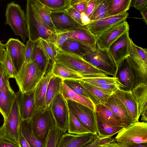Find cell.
Returning <instances> with one entry per match:
<instances>
[{
    "mask_svg": "<svg viewBox=\"0 0 147 147\" xmlns=\"http://www.w3.org/2000/svg\"><path fill=\"white\" fill-rule=\"evenodd\" d=\"M38 39L40 46L46 57L53 62L57 54L58 48L53 42L40 37Z\"/></svg>",
    "mask_w": 147,
    "mask_h": 147,
    "instance_id": "cell-39",
    "label": "cell"
},
{
    "mask_svg": "<svg viewBox=\"0 0 147 147\" xmlns=\"http://www.w3.org/2000/svg\"><path fill=\"white\" fill-rule=\"evenodd\" d=\"M21 119L16 95L9 114L3 125L0 127V139L6 140L20 147L19 137Z\"/></svg>",
    "mask_w": 147,
    "mask_h": 147,
    "instance_id": "cell-5",
    "label": "cell"
},
{
    "mask_svg": "<svg viewBox=\"0 0 147 147\" xmlns=\"http://www.w3.org/2000/svg\"></svg>",
    "mask_w": 147,
    "mask_h": 147,
    "instance_id": "cell-60",
    "label": "cell"
},
{
    "mask_svg": "<svg viewBox=\"0 0 147 147\" xmlns=\"http://www.w3.org/2000/svg\"><path fill=\"white\" fill-rule=\"evenodd\" d=\"M6 51L5 44L2 43L0 40V63L1 64L3 61L5 53Z\"/></svg>",
    "mask_w": 147,
    "mask_h": 147,
    "instance_id": "cell-57",
    "label": "cell"
},
{
    "mask_svg": "<svg viewBox=\"0 0 147 147\" xmlns=\"http://www.w3.org/2000/svg\"><path fill=\"white\" fill-rule=\"evenodd\" d=\"M64 134L56 126L49 132L45 147H57L59 141Z\"/></svg>",
    "mask_w": 147,
    "mask_h": 147,
    "instance_id": "cell-41",
    "label": "cell"
},
{
    "mask_svg": "<svg viewBox=\"0 0 147 147\" xmlns=\"http://www.w3.org/2000/svg\"><path fill=\"white\" fill-rule=\"evenodd\" d=\"M128 16L129 13L126 12L97 20L90 21L86 26L92 34L96 36L113 26L126 20Z\"/></svg>",
    "mask_w": 147,
    "mask_h": 147,
    "instance_id": "cell-18",
    "label": "cell"
},
{
    "mask_svg": "<svg viewBox=\"0 0 147 147\" xmlns=\"http://www.w3.org/2000/svg\"><path fill=\"white\" fill-rule=\"evenodd\" d=\"M132 0H110L108 8L109 16L127 12L131 6Z\"/></svg>",
    "mask_w": 147,
    "mask_h": 147,
    "instance_id": "cell-35",
    "label": "cell"
},
{
    "mask_svg": "<svg viewBox=\"0 0 147 147\" xmlns=\"http://www.w3.org/2000/svg\"><path fill=\"white\" fill-rule=\"evenodd\" d=\"M114 93L123 105L132 123L138 121L140 114L138 104L131 90H125L119 88Z\"/></svg>",
    "mask_w": 147,
    "mask_h": 147,
    "instance_id": "cell-17",
    "label": "cell"
},
{
    "mask_svg": "<svg viewBox=\"0 0 147 147\" xmlns=\"http://www.w3.org/2000/svg\"><path fill=\"white\" fill-rule=\"evenodd\" d=\"M16 94L22 119H30L37 109L34 97V89L24 92L19 91Z\"/></svg>",
    "mask_w": 147,
    "mask_h": 147,
    "instance_id": "cell-16",
    "label": "cell"
},
{
    "mask_svg": "<svg viewBox=\"0 0 147 147\" xmlns=\"http://www.w3.org/2000/svg\"><path fill=\"white\" fill-rule=\"evenodd\" d=\"M132 7L140 11L144 9L147 5V0H132Z\"/></svg>",
    "mask_w": 147,
    "mask_h": 147,
    "instance_id": "cell-53",
    "label": "cell"
},
{
    "mask_svg": "<svg viewBox=\"0 0 147 147\" xmlns=\"http://www.w3.org/2000/svg\"><path fill=\"white\" fill-rule=\"evenodd\" d=\"M1 64L4 71L10 78L15 79L18 73L6 50L3 61Z\"/></svg>",
    "mask_w": 147,
    "mask_h": 147,
    "instance_id": "cell-43",
    "label": "cell"
},
{
    "mask_svg": "<svg viewBox=\"0 0 147 147\" xmlns=\"http://www.w3.org/2000/svg\"><path fill=\"white\" fill-rule=\"evenodd\" d=\"M94 133L92 132L81 135L64 133L57 147H85L93 139Z\"/></svg>",
    "mask_w": 147,
    "mask_h": 147,
    "instance_id": "cell-21",
    "label": "cell"
},
{
    "mask_svg": "<svg viewBox=\"0 0 147 147\" xmlns=\"http://www.w3.org/2000/svg\"><path fill=\"white\" fill-rule=\"evenodd\" d=\"M27 37L34 42L39 38L55 42L56 33L49 28L42 21L32 8L30 0H27L26 6Z\"/></svg>",
    "mask_w": 147,
    "mask_h": 147,
    "instance_id": "cell-3",
    "label": "cell"
},
{
    "mask_svg": "<svg viewBox=\"0 0 147 147\" xmlns=\"http://www.w3.org/2000/svg\"><path fill=\"white\" fill-rule=\"evenodd\" d=\"M95 111L100 119L105 123L111 126L125 127L114 113L102 104L94 105Z\"/></svg>",
    "mask_w": 147,
    "mask_h": 147,
    "instance_id": "cell-27",
    "label": "cell"
},
{
    "mask_svg": "<svg viewBox=\"0 0 147 147\" xmlns=\"http://www.w3.org/2000/svg\"><path fill=\"white\" fill-rule=\"evenodd\" d=\"M51 18L56 30L73 29L83 26L74 20L66 9L56 11H52Z\"/></svg>",
    "mask_w": 147,
    "mask_h": 147,
    "instance_id": "cell-20",
    "label": "cell"
},
{
    "mask_svg": "<svg viewBox=\"0 0 147 147\" xmlns=\"http://www.w3.org/2000/svg\"><path fill=\"white\" fill-rule=\"evenodd\" d=\"M103 104L109 108L126 126L132 123L123 105L114 92Z\"/></svg>",
    "mask_w": 147,
    "mask_h": 147,
    "instance_id": "cell-22",
    "label": "cell"
},
{
    "mask_svg": "<svg viewBox=\"0 0 147 147\" xmlns=\"http://www.w3.org/2000/svg\"><path fill=\"white\" fill-rule=\"evenodd\" d=\"M37 65L39 68L45 75L50 63V60L45 55L41 49L38 38L33 42V48L32 60Z\"/></svg>",
    "mask_w": 147,
    "mask_h": 147,
    "instance_id": "cell-29",
    "label": "cell"
},
{
    "mask_svg": "<svg viewBox=\"0 0 147 147\" xmlns=\"http://www.w3.org/2000/svg\"><path fill=\"white\" fill-rule=\"evenodd\" d=\"M94 85L97 84H115L119 88V84L116 78L115 77L107 76L96 77L84 78L78 80Z\"/></svg>",
    "mask_w": 147,
    "mask_h": 147,
    "instance_id": "cell-42",
    "label": "cell"
},
{
    "mask_svg": "<svg viewBox=\"0 0 147 147\" xmlns=\"http://www.w3.org/2000/svg\"><path fill=\"white\" fill-rule=\"evenodd\" d=\"M133 95L137 102L141 121H147V84L141 83L132 89Z\"/></svg>",
    "mask_w": 147,
    "mask_h": 147,
    "instance_id": "cell-23",
    "label": "cell"
},
{
    "mask_svg": "<svg viewBox=\"0 0 147 147\" xmlns=\"http://www.w3.org/2000/svg\"><path fill=\"white\" fill-rule=\"evenodd\" d=\"M115 77L117 78L119 88L125 90H131L136 86L134 73L128 61L125 58L117 66Z\"/></svg>",
    "mask_w": 147,
    "mask_h": 147,
    "instance_id": "cell-13",
    "label": "cell"
},
{
    "mask_svg": "<svg viewBox=\"0 0 147 147\" xmlns=\"http://www.w3.org/2000/svg\"><path fill=\"white\" fill-rule=\"evenodd\" d=\"M97 0H88L85 13L90 18L95 8Z\"/></svg>",
    "mask_w": 147,
    "mask_h": 147,
    "instance_id": "cell-51",
    "label": "cell"
},
{
    "mask_svg": "<svg viewBox=\"0 0 147 147\" xmlns=\"http://www.w3.org/2000/svg\"><path fill=\"white\" fill-rule=\"evenodd\" d=\"M9 77L4 72L0 63V92L4 89L10 86Z\"/></svg>",
    "mask_w": 147,
    "mask_h": 147,
    "instance_id": "cell-46",
    "label": "cell"
},
{
    "mask_svg": "<svg viewBox=\"0 0 147 147\" xmlns=\"http://www.w3.org/2000/svg\"><path fill=\"white\" fill-rule=\"evenodd\" d=\"M45 75L32 61L24 63L15 79L19 91L25 92L35 88Z\"/></svg>",
    "mask_w": 147,
    "mask_h": 147,
    "instance_id": "cell-6",
    "label": "cell"
},
{
    "mask_svg": "<svg viewBox=\"0 0 147 147\" xmlns=\"http://www.w3.org/2000/svg\"><path fill=\"white\" fill-rule=\"evenodd\" d=\"M110 0H97L96 5L90 18L94 21L109 16L108 8Z\"/></svg>",
    "mask_w": 147,
    "mask_h": 147,
    "instance_id": "cell-38",
    "label": "cell"
},
{
    "mask_svg": "<svg viewBox=\"0 0 147 147\" xmlns=\"http://www.w3.org/2000/svg\"><path fill=\"white\" fill-rule=\"evenodd\" d=\"M0 147H19L10 141L4 139H0Z\"/></svg>",
    "mask_w": 147,
    "mask_h": 147,
    "instance_id": "cell-55",
    "label": "cell"
},
{
    "mask_svg": "<svg viewBox=\"0 0 147 147\" xmlns=\"http://www.w3.org/2000/svg\"><path fill=\"white\" fill-rule=\"evenodd\" d=\"M5 45L6 50L18 73L25 62V45L18 39L11 38Z\"/></svg>",
    "mask_w": 147,
    "mask_h": 147,
    "instance_id": "cell-15",
    "label": "cell"
},
{
    "mask_svg": "<svg viewBox=\"0 0 147 147\" xmlns=\"http://www.w3.org/2000/svg\"><path fill=\"white\" fill-rule=\"evenodd\" d=\"M31 6L44 23L51 30L56 32V29L52 22L51 10L36 0H30Z\"/></svg>",
    "mask_w": 147,
    "mask_h": 147,
    "instance_id": "cell-33",
    "label": "cell"
},
{
    "mask_svg": "<svg viewBox=\"0 0 147 147\" xmlns=\"http://www.w3.org/2000/svg\"><path fill=\"white\" fill-rule=\"evenodd\" d=\"M135 44L131 40L129 62L135 74L136 86L141 83L147 84V63H145L138 54Z\"/></svg>",
    "mask_w": 147,
    "mask_h": 147,
    "instance_id": "cell-14",
    "label": "cell"
},
{
    "mask_svg": "<svg viewBox=\"0 0 147 147\" xmlns=\"http://www.w3.org/2000/svg\"><path fill=\"white\" fill-rule=\"evenodd\" d=\"M63 80L57 76H53L48 83L46 97V107L49 106L55 97L58 93H62Z\"/></svg>",
    "mask_w": 147,
    "mask_h": 147,
    "instance_id": "cell-32",
    "label": "cell"
},
{
    "mask_svg": "<svg viewBox=\"0 0 147 147\" xmlns=\"http://www.w3.org/2000/svg\"><path fill=\"white\" fill-rule=\"evenodd\" d=\"M81 14V21L83 26H85L88 24L90 21V19L85 13L84 12L82 13Z\"/></svg>",
    "mask_w": 147,
    "mask_h": 147,
    "instance_id": "cell-58",
    "label": "cell"
},
{
    "mask_svg": "<svg viewBox=\"0 0 147 147\" xmlns=\"http://www.w3.org/2000/svg\"><path fill=\"white\" fill-rule=\"evenodd\" d=\"M140 11L144 21L146 24L147 25V6Z\"/></svg>",
    "mask_w": 147,
    "mask_h": 147,
    "instance_id": "cell-59",
    "label": "cell"
},
{
    "mask_svg": "<svg viewBox=\"0 0 147 147\" xmlns=\"http://www.w3.org/2000/svg\"><path fill=\"white\" fill-rule=\"evenodd\" d=\"M78 81L83 86L88 98L94 105L103 104L113 93L106 91L88 83Z\"/></svg>",
    "mask_w": 147,
    "mask_h": 147,
    "instance_id": "cell-24",
    "label": "cell"
},
{
    "mask_svg": "<svg viewBox=\"0 0 147 147\" xmlns=\"http://www.w3.org/2000/svg\"><path fill=\"white\" fill-rule=\"evenodd\" d=\"M53 75L50 70L43 77L34 88V97L37 109L46 107V94L49 82Z\"/></svg>",
    "mask_w": 147,
    "mask_h": 147,
    "instance_id": "cell-25",
    "label": "cell"
},
{
    "mask_svg": "<svg viewBox=\"0 0 147 147\" xmlns=\"http://www.w3.org/2000/svg\"><path fill=\"white\" fill-rule=\"evenodd\" d=\"M131 40L129 36V31L127 32L114 41L107 49L117 67L129 55Z\"/></svg>",
    "mask_w": 147,
    "mask_h": 147,
    "instance_id": "cell-12",
    "label": "cell"
},
{
    "mask_svg": "<svg viewBox=\"0 0 147 147\" xmlns=\"http://www.w3.org/2000/svg\"><path fill=\"white\" fill-rule=\"evenodd\" d=\"M114 141V138H112L111 137H100L97 133H96L94 134L92 141L85 147H109L110 144Z\"/></svg>",
    "mask_w": 147,
    "mask_h": 147,
    "instance_id": "cell-44",
    "label": "cell"
},
{
    "mask_svg": "<svg viewBox=\"0 0 147 147\" xmlns=\"http://www.w3.org/2000/svg\"><path fill=\"white\" fill-rule=\"evenodd\" d=\"M97 133L100 137H112L124 127L109 126L103 122L96 113Z\"/></svg>",
    "mask_w": 147,
    "mask_h": 147,
    "instance_id": "cell-36",
    "label": "cell"
},
{
    "mask_svg": "<svg viewBox=\"0 0 147 147\" xmlns=\"http://www.w3.org/2000/svg\"><path fill=\"white\" fill-rule=\"evenodd\" d=\"M67 131L68 133L76 135L91 132L81 123L69 110Z\"/></svg>",
    "mask_w": 147,
    "mask_h": 147,
    "instance_id": "cell-37",
    "label": "cell"
},
{
    "mask_svg": "<svg viewBox=\"0 0 147 147\" xmlns=\"http://www.w3.org/2000/svg\"><path fill=\"white\" fill-rule=\"evenodd\" d=\"M93 85L103 90L112 93L114 92L117 89L119 88L115 84H94Z\"/></svg>",
    "mask_w": 147,
    "mask_h": 147,
    "instance_id": "cell-52",
    "label": "cell"
},
{
    "mask_svg": "<svg viewBox=\"0 0 147 147\" xmlns=\"http://www.w3.org/2000/svg\"><path fill=\"white\" fill-rule=\"evenodd\" d=\"M54 61L79 73L84 78L107 76V74L93 66L81 56L59 48H58Z\"/></svg>",
    "mask_w": 147,
    "mask_h": 147,
    "instance_id": "cell-1",
    "label": "cell"
},
{
    "mask_svg": "<svg viewBox=\"0 0 147 147\" xmlns=\"http://www.w3.org/2000/svg\"><path fill=\"white\" fill-rule=\"evenodd\" d=\"M25 45V62L28 63L32 60L33 48V42L29 39Z\"/></svg>",
    "mask_w": 147,
    "mask_h": 147,
    "instance_id": "cell-47",
    "label": "cell"
},
{
    "mask_svg": "<svg viewBox=\"0 0 147 147\" xmlns=\"http://www.w3.org/2000/svg\"><path fill=\"white\" fill-rule=\"evenodd\" d=\"M109 147H134V145L147 144V123H132L118 133Z\"/></svg>",
    "mask_w": 147,
    "mask_h": 147,
    "instance_id": "cell-2",
    "label": "cell"
},
{
    "mask_svg": "<svg viewBox=\"0 0 147 147\" xmlns=\"http://www.w3.org/2000/svg\"><path fill=\"white\" fill-rule=\"evenodd\" d=\"M62 94L67 99H70L85 105L95 111L94 105L88 98L76 93L63 81Z\"/></svg>",
    "mask_w": 147,
    "mask_h": 147,
    "instance_id": "cell-34",
    "label": "cell"
},
{
    "mask_svg": "<svg viewBox=\"0 0 147 147\" xmlns=\"http://www.w3.org/2000/svg\"><path fill=\"white\" fill-rule=\"evenodd\" d=\"M30 120L35 136L44 144L45 147L49 132L56 126L49 106L45 108L37 109Z\"/></svg>",
    "mask_w": 147,
    "mask_h": 147,
    "instance_id": "cell-4",
    "label": "cell"
},
{
    "mask_svg": "<svg viewBox=\"0 0 147 147\" xmlns=\"http://www.w3.org/2000/svg\"><path fill=\"white\" fill-rule=\"evenodd\" d=\"M5 24L9 25L15 35L20 36L24 42L27 37L26 19L24 11L14 2L8 3L7 6Z\"/></svg>",
    "mask_w": 147,
    "mask_h": 147,
    "instance_id": "cell-7",
    "label": "cell"
},
{
    "mask_svg": "<svg viewBox=\"0 0 147 147\" xmlns=\"http://www.w3.org/2000/svg\"><path fill=\"white\" fill-rule=\"evenodd\" d=\"M56 126L63 133L67 131L69 110L62 93H58L49 105Z\"/></svg>",
    "mask_w": 147,
    "mask_h": 147,
    "instance_id": "cell-9",
    "label": "cell"
},
{
    "mask_svg": "<svg viewBox=\"0 0 147 147\" xmlns=\"http://www.w3.org/2000/svg\"><path fill=\"white\" fill-rule=\"evenodd\" d=\"M66 9L69 14L74 20L82 25L81 13L76 10L71 5L68 6Z\"/></svg>",
    "mask_w": 147,
    "mask_h": 147,
    "instance_id": "cell-49",
    "label": "cell"
},
{
    "mask_svg": "<svg viewBox=\"0 0 147 147\" xmlns=\"http://www.w3.org/2000/svg\"><path fill=\"white\" fill-rule=\"evenodd\" d=\"M88 0H72L70 5L80 13L84 12Z\"/></svg>",
    "mask_w": 147,
    "mask_h": 147,
    "instance_id": "cell-48",
    "label": "cell"
},
{
    "mask_svg": "<svg viewBox=\"0 0 147 147\" xmlns=\"http://www.w3.org/2000/svg\"><path fill=\"white\" fill-rule=\"evenodd\" d=\"M87 62L107 75L115 77L117 67L108 49H95L82 57Z\"/></svg>",
    "mask_w": 147,
    "mask_h": 147,
    "instance_id": "cell-8",
    "label": "cell"
},
{
    "mask_svg": "<svg viewBox=\"0 0 147 147\" xmlns=\"http://www.w3.org/2000/svg\"><path fill=\"white\" fill-rule=\"evenodd\" d=\"M134 45L139 55L145 63H147V49L139 47L135 44Z\"/></svg>",
    "mask_w": 147,
    "mask_h": 147,
    "instance_id": "cell-54",
    "label": "cell"
},
{
    "mask_svg": "<svg viewBox=\"0 0 147 147\" xmlns=\"http://www.w3.org/2000/svg\"><path fill=\"white\" fill-rule=\"evenodd\" d=\"M50 71L53 76L59 77L63 80L67 79L78 80L84 78L79 73L55 61L53 62Z\"/></svg>",
    "mask_w": 147,
    "mask_h": 147,
    "instance_id": "cell-28",
    "label": "cell"
},
{
    "mask_svg": "<svg viewBox=\"0 0 147 147\" xmlns=\"http://www.w3.org/2000/svg\"><path fill=\"white\" fill-rule=\"evenodd\" d=\"M16 97V93L11 86L0 92V113L3 117L4 121L9 114Z\"/></svg>",
    "mask_w": 147,
    "mask_h": 147,
    "instance_id": "cell-26",
    "label": "cell"
},
{
    "mask_svg": "<svg viewBox=\"0 0 147 147\" xmlns=\"http://www.w3.org/2000/svg\"><path fill=\"white\" fill-rule=\"evenodd\" d=\"M129 26L126 20L119 22L96 36V46L101 49H107L121 36L129 31Z\"/></svg>",
    "mask_w": 147,
    "mask_h": 147,
    "instance_id": "cell-11",
    "label": "cell"
},
{
    "mask_svg": "<svg viewBox=\"0 0 147 147\" xmlns=\"http://www.w3.org/2000/svg\"><path fill=\"white\" fill-rule=\"evenodd\" d=\"M66 100L69 110L81 123L91 132L97 133L95 111L73 100Z\"/></svg>",
    "mask_w": 147,
    "mask_h": 147,
    "instance_id": "cell-10",
    "label": "cell"
},
{
    "mask_svg": "<svg viewBox=\"0 0 147 147\" xmlns=\"http://www.w3.org/2000/svg\"><path fill=\"white\" fill-rule=\"evenodd\" d=\"M20 131L28 142L30 147H44V145L38 139L33 132L30 119H22Z\"/></svg>",
    "mask_w": 147,
    "mask_h": 147,
    "instance_id": "cell-31",
    "label": "cell"
},
{
    "mask_svg": "<svg viewBox=\"0 0 147 147\" xmlns=\"http://www.w3.org/2000/svg\"><path fill=\"white\" fill-rule=\"evenodd\" d=\"M95 48H94L91 46L83 44L68 38L60 49L76 54L82 57L89 53Z\"/></svg>",
    "mask_w": 147,
    "mask_h": 147,
    "instance_id": "cell-30",
    "label": "cell"
},
{
    "mask_svg": "<svg viewBox=\"0 0 147 147\" xmlns=\"http://www.w3.org/2000/svg\"><path fill=\"white\" fill-rule=\"evenodd\" d=\"M56 32L64 33L69 38L95 48L96 46V36L85 26H82L73 29L56 30Z\"/></svg>",
    "mask_w": 147,
    "mask_h": 147,
    "instance_id": "cell-19",
    "label": "cell"
},
{
    "mask_svg": "<svg viewBox=\"0 0 147 147\" xmlns=\"http://www.w3.org/2000/svg\"><path fill=\"white\" fill-rule=\"evenodd\" d=\"M51 10L56 11L63 10L70 5L72 0H36Z\"/></svg>",
    "mask_w": 147,
    "mask_h": 147,
    "instance_id": "cell-40",
    "label": "cell"
},
{
    "mask_svg": "<svg viewBox=\"0 0 147 147\" xmlns=\"http://www.w3.org/2000/svg\"><path fill=\"white\" fill-rule=\"evenodd\" d=\"M63 81L71 89L76 93L88 98L83 86L78 80L67 79L63 80Z\"/></svg>",
    "mask_w": 147,
    "mask_h": 147,
    "instance_id": "cell-45",
    "label": "cell"
},
{
    "mask_svg": "<svg viewBox=\"0 0 147 147\" xmlns=\"http://www.w3.org/2000/svg\"><path fill=\"white\" fill-rule=\"evenodd\" d=\"M19 139L20 147H30L28 142L20 132Z\"/></svg>",
    "mask_w": 147,
    "mask_h": 147,
    "instance_id": "cell-56",
    "label": "cell"
},
{
    "mask_svg": "<svg viewBox=\"0 0 147 147\" xmlns=\"http://www.w3.org/2000/svg\"><path fill=\"white\" fill-rule=\"evenodd\" d=\"M56 37L54 44L57 48L60 49L68 37L64 33L58 32H56Z\"/></svg>",
    "mask_w": 147,
    "mask_h": 147,
    "instance_id": "cell-50",
    "label": "cell"
}]
</instances>
